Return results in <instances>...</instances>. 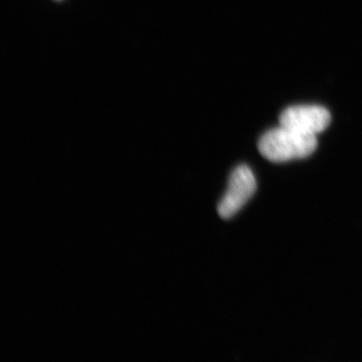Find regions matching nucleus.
I'll return each mask as SVG.
<instances>
[{
  "label": "nucleus",
  "mask_w": 362,
  "mask_h": 362,
  "mask_svg": "<svg viewBox=\"0 0 362 362\" xmlns=\"http://www.w3.org/2000/svg\"><path fill=\"white\" fill-rule=\"evenodd\" d=\"M280 125L307 135L316 136L329 126L331 115L324 107L298 105L285 109L279 117Z\"/></svg>",
  "instance_id": "3"
},
{
  "label": "nucleus",
  "mask_w": 362,
  "mask_h": 362,
  "mask_svg": "<svg viewBox=\"0 0 362 362\" xmlns=\"http://www.w3.org/2000/svg\"><path fill=\"white\" fill-rule=\"evenodd\" d=\"M318 145L314 135L303 134L284 126L267 131L259 138V153L272 162L303 159L314 153Z\"/></svg>",
  "instance_id": "1"
},
{
  "label": "nucleus",
  "mask_w": 362,
  "mask_h": 362,
  "mask_svg": "<svg viewBox=\"0 0 362 362\" xmlns=\"http://www.w3.org/2000/svg\"><path fill=\"white\" fill-rule=\"evenodd\" d=\"M256 189L257 181L252 169L247 165L238 166L230 176L226 194L218 206L221 218L228 220L235 216L252 199Z\"/></svg>",
  "instance_id": "2"
}]
</instances>
